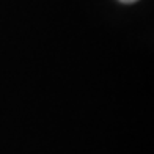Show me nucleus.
Returning a JSON list of instances; mask_svg holds the SVG:
<instances>
[{
    "label": "nucleus",
    "instance_id": "f257e3e1",
    "mask_svg": "<svg viewBox=\"0 0 154 154\" xmlns=\"http://www.w3.org/2000/svg\"><path fill=\"white\" fill-rule=\"evenodd\" d=\"M120 2H123V3H134V2H137V0H120Z\"/></svg>",
    "mask_w": 154,
    "mask_h": 154
}]
</instances>
